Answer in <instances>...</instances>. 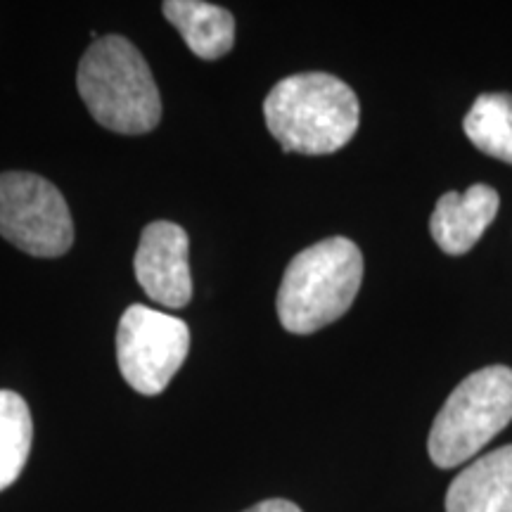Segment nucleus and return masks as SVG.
<instances>
[{
	"label": "nucleus",
	"mask_w": 512,
	"mask_h": 512,
	"mask_svg": "<svg viewBox=\"0 0 512 512\" xmlns=\"http://www.w3.org/2000/svg\"><path fill=\"white\" fill-rule=\"evenodd\" d=\"M264 117L285 152L316 157L332 155L354 138L361 105L342 79L306 72L275 83L264 100Z\"/></svg>",
	"instance_id": "1"
},
{
	"label": "nucleus",
	"mask_w": 512,
	"mask_h": 512,
	"mask_svg": "<svg viewBox=\"0 0 512 512\" xmlns=\"http://www.w3.org/2000/svg\"><path fill=\"white\" fill-rule=\"evenodd\" d=\"M76 88L91 117L114 133L140 136L162 119V98L150 64L124 36L95 38L79 62Z\"/></svg>",
	"instance_id": "2"
},
{
	"label": "nucleus",
	"mask_w": 512,
	"mask_h": 512,
	"mask_svg": "<svg viewBox=\"0 0 512 512\" xmlns=\"http://www.w3.org/2000/svg\"><path fill=\"white\" fill-rule=\"evenodd\" d=\"M363 283V254L349 238H328L299 252L278 290L280 325L311 335L351 309Z\"/></svg>",
	"instance_id": "3"
},
{
	"label": "nucleus",
	"mask_w": 512,
	"mask_h": 512,
	"mask_svg": "<svg viewBox=\"0 0 512 512\" xmlns=\"http://www.w3.org/2000/svg\"><path fill=\"white\" fill-rule=\"evenodd\" d=\"M512 422V368L477 370L453 389L434 418L430 458L441 470L467 463Z\"/></svg>",
	"instance_id": "4"
},
{
	"label": "nucleus",
	"mask_w": 512,
	"mask_h": 512,
	"mask_svg": "<svg viewBox=\"0 0 512 512\" xmlns=\"http://www.w3.org/2000/svg\"><path fill=\"white\" fill-rule=\"evenodd\" d=\"M0 235L31 256L55 259L74 245L72 211L46 178L8 171L0 174Z\"/></svg>",
	"instance_id": "5"
},
{
	"label": "nucleus",
	"mask_w": 512,
	"mask_h": 512,
	"mask_svg": "<svg viewBox=\"0 0 512 512\" xmlns=\"http://www.w3.org/2000/svg\"><path fill=\"white\" fill-rule=\"evenodd\" d=\"M190 351V328L171 313L133 304L117 328V361L124 380L138 394L157 396L185 363Z\"/></svg>",
	"instance_id": "6"
},
{
	"label": "nucleus",
	"mask_w": 512,
	"mask_h": 512,
	"mask_svg": "<svg viewBox=\"0 0 512 512\" xmlns=\"http://www.w3.org/2000/svg\"><path fill=\"white\" fill-rule=\"evenodd\" d=\"M190 240L174 221L147 223L133 259L136 278L152 302L166 309H183L192 299Z\"/></svg>",
	"instance_id": "7"
},
{
	"label": "nucleus",
	"mask_w": 512,
	"mask_h": 512,
	"mask_svg": "<svg viewBox=\"0 0 512 512\" xmlns=\"http://www.w3.org/2000/svg\"><path fill=\"white\" fill-rule=\"evenodd\" d=\"M498 192L477 183L465 192H446L434 207L430 228L437 247L448 256L467 254L498 214Z\"/></svg>",
	"instance_id": "8"
},
{
	"label": "nucleus",
	"mask_w": 512,
	"mask_h": 512,
	"mask_svg": "<svg viewBox=\"0 0 512 512\" xmlns=\"http://www.w3.org/2000/svg\"><path fill=\"white\" fill-rule=\"evenodd\" d=\"M446 512H512V444L477 458L453 479Z\"/></svg>",
	"instance_id": "9"
},
{
	"label": "nucleus",
	"mask_w": 512,
	"mask_h": 512,
	"mask_svg": "<svg viewBox=\"0 0 512 512\" xmlns=\"http://www.w3.org/2000/svg\"><path fill=\"white\" fill-rule=\"evenodd\" d=\"M164 17L202 60H219L235 43V19L226 8L202 0H166Z\"/></svg>",
	"instance_id": "10"
},
{
	"label": "nucleus",
	"mask_w": 512,
	"mask_h": 512,
	"mask_svg": "<svg viewBox=\"0 0 512 512\" xmlns=\"http://www.w3.org/2000/svg\"><path fill=\"white\" fill-rule=\"evenodd\" d=\"M470 143L484 155L512 164V95L484 93L463 119Z\"/></svg>",
	"instance_id": "11"
},
{
	"label": "nucleus",
	"mask_w": 512,
	"mask_h": 512,
	"mask_svg": "<svg viewBox=\"0 0 512 512\" xmlns=\"http://www.w3.org/2000/svg\"><path fill=\"white\" fill-rule=\"evenodd\" d=\"M34 441V422L27 401L17 392L0 389V491L22 475Z\"/></svg>",
	"instance_id": "12"
},
{
	"label": "nucleus",
	"mask_w": 512,
	"mask_h": 512,
	"mask_svg": "<svg viewBox=\"0 0 512 512\" xmlns=\"http://www.w3.org/2000/svg\"><path fill=\"white\" fill-rule=\"evenodd\" d=\"M245 512H302V508L294 505L292 501H285V498H271V501H261L252 505V508Z\"/></svg>",
	"instance_id": "13"
}]
</instances>
